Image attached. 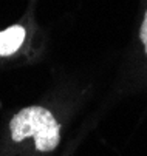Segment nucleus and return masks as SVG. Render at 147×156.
I'll use <instances>...</instances> for the list:
<instances>
[{"mask_svg":"<svg viewBox=\"0 0 147 156\" xmlns=\"http://www.w3.org/2000/svg\"><path fill=\"white\" fill-rule=\"evenodd\" d=\"M139 37H141V42H142L144 50H145V54H147V11H145V16H144V20H142V25H141Z\"/></svg>","mask_w":147,"mask_h":156,"instance_id":"obj_3","label":"nucleus"},{"mask_svg":"<svg viewBox=\"0 0 147 156\" xmlns=\"http://www.w3.org/2000/svg\"><path fill=\"white\" fill-rule=\"evenodd\" d=\"M11 138L20 142L34 138V144L40 151H51L59 144V124L48 110L42 107H27L11 119Z\"/></svg>","mask_w":147,"mask_h":156,"instance_id":"obj_1","label":"nucleus"},{"mask_svg":"<svg viewBox=\"0 0 147 156\" xmlns=\"http://www.w3.org/2000/svg\"><path fill=\"white\" fill-rule=\"evenodd\" d=\"M27 31L23 27L14 25L6 28L5 31H0V56H9L16 53L25 40Z\"/></svg>","mask_w":147,"mask_h":156,"instance_id":"obj_2","label":"nucleus"}]
</instances>
